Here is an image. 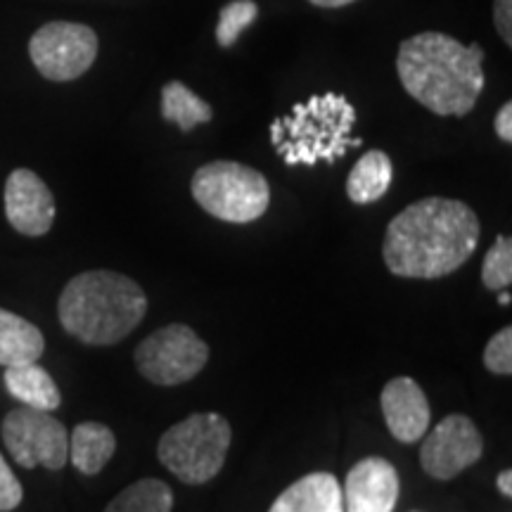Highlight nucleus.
I'll return each mask as SVG.
<instances>
[{
    "mask_svg": "<svg viewBox=\"0 0 512 512\" xmlns=\"http://www.w3.org/2000/svg\"><path fill=\"white\" fill-rule=\"evenodd\" d=\"M479 233L477 214L465 202L427 197L396 214L387 226L384 264L399 278H444L470 259Z\"/></svg>",
    "mask_w": 512,
    "mask_h": 512,
    "instance_id": "obj_1",
    "label": "nucleus"
},
{
    "mask_svg": "<svg viewBox=\"0 0 512 512\" xmlns=\"http://www.w3.org/2000/svg\"><path fill=\"white\" fill-rule=\"evenodd\" d=\"M484 50L453 36L425 31L401 43L396 72L401 86L439 117H465L484 91Z\"/></svg>",
    "mask_w": 512,
    "mask_h": 512,
    "instance_id": "obj_2",
    "label": "nucleus"
},
{
    "mask_svg": "<svg viewBox=\"0 0 512 512\" xmlns=\"http://www.w3.org/2000/svg\"><path fill=\"white\" fill-rule=\"evenodd\" d=\"M147 297L136 280L114 271H86L60 294L57 316L69 335L91 347H112L145 318Z\"/></svg>",
    "mask_w": 512,
    "mask_h": 512,
    "instance_id": "obj_3",
    "label": "nucleus"
},
{
    "mask_svg": "<svg viewBox=\"0 0 512 512\" xmlns=\"http://www.w3.org/2000/svg\"><path fill=\"white\" fill-rule=\"evenodd\" d=\"M356 124L354 105L337 93L313 95L292 107L287 117L271 124V143L287 166H313L337 162L349 147H361L363 140L351 136Z\"/></svg>",
    "mask_w": 512,
    "mask_h": 512,
    "instance_id": "obj_4",
    "label": "nucleus"
},
{
    "mask_svg": "<svg viewBox=\"0 0 512 512\" xmlns=\"http://www.w3.org/2000/svg\"><path fill=\"white\" fill-rule=\"evenodd\" d=\"M233 441L230 422L219 413H195L159 439L157 456L185 484H207L221 472Z\"/></svg>",
    "mask_w": 512,
    "mask_h": 512,
    "instance_id": "obj_5",
    "label": "nucleus"
},
{
    "mask_svg": "<svg viewBox=\"0 0 512 512\" xmlns=\"http://www.w3.org/2000/svg\"><path fill=\"white\" fill-rule=\"evenodd\" d=\"M192 197L207 214L228 223H252L271 204V185L256 169L238 162H211L192 176Z\"/></svg>",
    "mask_w": 512,
    "mask_h": 512,
    "instance_id": "obj_6",
    "label": "nucleus"
},
{
    "mask_svg": "<svg viewBox=\"0 0 512 512\" xmlns=\"http://www.w3.org/2000/svg\"><path fill=\"white\" fill-rule=\"evenodd\" d=\"M209 361V347L183 323L152 332L136 349L138 373L159 387H176L200 375Z\"/></svg>",
    "mask_w": 512,
    "mask_h": 512,
    "instance_id": "obj_7",
    "label": "nucleus"
},
{
    "mask_svg": "<svg viewBox=\"0 0 512 512\" xmlns=\"http://www.w3.org/2000/svg\"><path fill=\"white\" fill-rule=\"evenodd\" d=\"M0 432H3L5 448L10 451L12 460H17L27 470H34L38 465L48 467V470H62L67 465V427L48 411L29 406L15 408L5 415Z\"/></svg>",
    "mask_w": 512,
    "mask_h": 512,
    "instance_id": "obj_8",
    "label": "nucleus"
},
{
    "mask_svg": "<svg viewBox=\"0 0 512 512\" xmlns=\"http://www.w3.org/2000/svg\"><path fill=\"white\" fill-rule=\"evenodd\" d=\"M29 55L38 74L48 81H74L93 67L98 34L86 24L48 22L31 36Z\"/></svg>",
    "mask_w": 512,
    "mask_h": 512,
    "instance_id": "obj_9",
    "label": "nucleus"
},
{
    "mask_svg": "<svg viewBox=\"0 0 512 512\" xmlns=\"http://www.w3.org/2000/svg\"><path fill=\"white\" fill-rule=\"evenodd\" d=\"M484 439L465 415H448L420 446V465L427 475L448 482L482 458Z\"/></svg>",
    "mask_w": 512,
    "mask_h": 512,
    "instance_id": "obj_10",
    "label": "nucleus"
},
{
    "mask_svg": "<svg viewBox=\"0 0 512 512\" xmlns=\"http://www.w3.org/2000/svg\"><path fill=\"white\" fill-rule=\"evenodd\" d=\"M5 216L17 233L41 238L53 228L55 197L41 176L29 169H15L5 183Z\"/></svg>",
    "mask_w": 512,
    "mask_h": 512,
    "instance_id": "obj_11",
    "label": "nucleus"
},
{
    "mask_svg": "<svg viewBox=\"0 0 512 512\" xmlns=\"http://www.w3.org/2000/svg\"><path fill=\"white\" fill-rule=\"evenodd\" d=\"M399 472L384 458H363L351 467L342 489L344 512H394Z\"/></svg>",
    "mask_w": 512,
    "mask_h": 512,
    "instance_id": "obj_12",
    "label": "nucleus"
},
{
    "mask_svg": "<svg viewBox=\"0 0 512 512\" xmlns=\"http://www.w3.org/2000/svg\"><path fill=\"white\" fill-rule=\"evenodd\" d=\"M382 413L389 432L401 444H415L427 434L432 411L425 392L411 377H396L382 389Z\"/></svg>",
    "mask_w": 512,
    "mask_h": 512,
    "instance_id": "obj_13",
    "label": "nucleus"
},
{
    "mask_svg": "<svg viewBox=\"0 0 512 512\" xmlns=\"http://www.w3.org/2000/svg\"><path fill=\"white\" fill-rule=\"evenodd\" d=\"M268 512H344L342 486L330 472H313L287 486Z\"/></svg>",
    "mask_w": 512,
    "mask_h": 512,
    "instance_id": "obj_14",
    "label": "nucleus"
},
{
    "mask_svg": "<svg viewBox=\"0 0 512 512\" xmlns=\"http://www.w3.org/2000/svg\"><path fill=\"white\" fill-rule=\"evenodd\" d=\"M46 351L43 332L8 309H0V366H24L36 363Z\"/></svg>",
    "mask_w": 512,
    "mask_h": 512,
    "instance_id": "obj_15",
    "label": "nucleus"
},
{
    "mask_svg": "<svg viewBox=\"0 0 512 512\" xmlns=\"http://www.w3.org/2000/svg\"><path fill=\"white\" fill-rule=\"evenodd\" d=\"M117 451V437L100 422H81L69 437V460L81 475H98Z\"/></svg>",
    "mask_w": 512,
    "mask_h": 512,
    "instance_id": "obj_16",
    "label": "nucleus"
},
{
    "mask_svg": "<svg viewBox=\"0 0 512 512\" xmlns=\"http://www.w3.org/2000/svg\"><path fill=\"white\" fill-rule=\"evenodd\" d=\"M5 389L24 406L38 408V411H55L60 408L62 394L57 389L53 377L48 370H43L36 363H24V366H10L5 368Z\"/></svg>",
    "mask_w": 512,
    "mask_h": 512,
    "instance_id": "obj_17",
    "label": "nucleus"
},
{
    "mask_svg": "<svg viewBox=\"0 0 512 512\" xmlns=\"http://www.w3.org/2000/svg\"><path fill=\"white\" fill-rule=\"evenodd\" d=\"M394 178V166L387 152L370 150L351 169L347 178V195L354 204H373L387 195Z\"/></svg>",
    "mask_w": 512,
    "mask_h": 512,
    "instance_id": "obj_18",
    "label": "nucleus"
},
{
    "mask_svg": "<svg viewBox=\"0 0 512 512\" xmlns=\"http://www.w3.org/2000/svg\"><path fill=\"white\" fill-rule=\"evenodd\" d=\"M162 117L176 124L183 133L192 131L195 126L207 124L214 117L211 107L200 95L192 93L181 81H169L162 88Z\"/></svg>",
    "mask_w": 512,
    "mask_h": 512,
    "instance_id": "obj_19",
    "label": "nucleus"
},
{
    "mask_svg": "<svg viewBox=\"0 0 512 512\" xmlns=\"http://www.w3.org/2000/svg\"><path fill=\"white\" fill-rule=\"evenodd\" d=\"M174 510V491L162 479L147 477L126 486L112 498L105 512H171Z\"/></svg>",
    "mask_w": 512,
    "mask_h": 512,
    "instance_id": "obj_20",
    "label": "nucleus"
},
{
    "mask_svg": "<svg viewBox=\"0 0 512 512\" xmlns=\"http://www.w3.org/2000/svg\"><path fill=\"white\" fill-rule=\"evenodd\" d=\"M259 17V5L254 0H230L219 12V24H216V41L221 48H230L238 43L249 24Z\"/></svg>",
    "mask_w": 512,
    "mask_h": 512,
    "instance_id": "obj_21",
    "label": "nucleus"
},
{
    "mask_svg": "<svg viewBox=\"0 0 512 512\" xmlns=\"http://www.w3.org/2000/svg\"><path fill=\"white\" fill-rule=\"evenodd\" d=\"M482 280L489 290H505L512 283V240L496 238L482 264Z\"/></svg>",
    "mask_w": 512,
    "mask_h": 512,
    "instance_id": "obj_22",
    "label": "nucleus"
},
{
    "mask_svg": "<svg viewBox=\"0 0 512 512\" xmlns=\"http://www.w3.org/2000/svg\"><path fill=\"white\" fill-rule=\"evenodd\" d=\"M484 366L496 375L512 373V328H503L491 337L484 351Z\"/></svg>",
    "mask_w": 512,
    "mask_h": 512,
    "instance_id": "obj_23",
    "label": "nucleus"
},
{
    "mask_svg": "<svg viewBox=\"0 0 512 512\" xmlns=\"http://www.w3.org/2000/svg\"><path fill=\"white\" fill-rule=\"evenodd\" d=\"M24 491L15 472L10 470V465L5 463L3 453H0V512L15 510L19 503H22Z\"/></svg>",
    "mask_w": 512,
    "mask_h": 512,
    "instance_id": "obj_24",
    "label": "nucleus"
},
{
    "mask_svg": "<svg viewBox=\"0 0 512 512\" xmlns=\"http://www.w3.org/2000/svg\"><path fill=\"white\" fill-rule=\"evenodd\" d=\"M494 22L498 36L503 38L505 46H512V0H496L494 3Z\"/></svg>",
    "mask_w": 512,
    "mask_h": 512,
    "instance_id": "obj_25",
    "label": "nucleus"
},
{
    "mask_svg": "<svg viewBox=\"0 0 512 512\" xmlns=\"http://www.w3.org/2000/svg\"><path fill=\"white\" fill-rule=\"evenodd\" d=\"M496 133L503 143H512V102H505L501 110H498Z\"/></svg>",
    "mask_w": 512,
    "mask_h": 512,
    "instance_id": "obj_26",
    "label": "nucleus"
},
{
    "mask_svg": "<svg viewBox=\"0 0 512 512\" xmlns=\"http://www.w3.org/2000/svg\"><path fill=\"white\" fill-rule=\"evenodd\" d=\"M498 491H501L505 498L512 496V472L510 470H505L498 475Z\"/></svg>",
    "mask_w": 512,
    "mask_h": 512,
    "instance_id": "obj_27",
    "label": "nucleus"
},
{
    "mask_svg": "<svg viewBox=\"0 0 512 512\" xmlns=\"http://www.w3.org/2000/svg\"><path fill=\"white\" fill-rule=\"evenodd\" d=\"M316 8H344V5L356 3V0H309Z\"/></svg>",
    "mask_w": 512,
    "mask_h": 512,
    "instance_id": "obj_28",
    "label": "nucleus"
},
{
    "mask_svg": "<svg viewBox=\"0 0 512 512\" xmlns=\"http://www.w3.org/2000/svg\"><path fill=\"white\" fill-rule=\"evenodd\" d=\"M498 304H510V294L508 292L498 294Z\"/></svg>",
    "mask_w": 512,
    "mask_h": 512,
    "instance_id": "obj_29",
    "label": "nucleus"
}]
</instances>
